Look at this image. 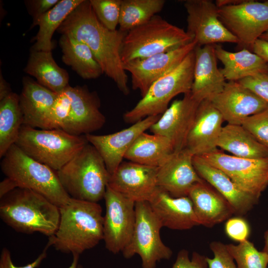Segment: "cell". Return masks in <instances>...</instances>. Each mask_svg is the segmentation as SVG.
<instances>
[{
	"label": "cell",
	"mask_w": 268,
	"mask_h": 268,
	"mask_svg": "<svg viewBox=\"0 0 268 268\" xmlns=\"http://www.w3.org/2000/svg\"><path fill=\"white\" fill-rule=\"evenodd\" d=\"M88 46L103 73L112 79L125 95L130 93L128 77L123 67L121 49L127 32L110 30L98 19L89 0H83L57 30Z\"/></svg>",
	"instance_id": "6da1fadb"
},
{
	"label": "cell",
	"mask_w": 268,
	"mask_h": 268,
	"mask_svg": "<svg viewBox=\"0 0 268 268\" xmlns=\"http://www.w3.org/2000/svg\"><path fill=\"white\" fill-rule=\"evenodd\" d=\"M60 220L47 244L56 250L80 255L103 239L104 216L98 202L71 198L60 207Z\"/></svg>",
	"instance_id": "7a4b0ae2"
},
{
	"label": "cell",
	"mask_w": 268,
	"mask_h": 268,
	"mask_svg": "<svg viewBox=\"0 0 268 268\" xmlns=\"http://www.w3.org/2000/svg\"><path fill=\"white\" fill-rule=\"evenodd\" d=\"M0 216L14 230L50 237L60 220V207L32 190L17 188L0 198Z\"/></svg>",
	"instance_id": "3957f363"
},
{
	"label": "cell",
	"mask_w": 268,
	"mask_h": 268,
	"mask_svg": "<svg viewBox=\"0 0 268 268\" xmlns=\"http://www.w3.org/2000/svg\"><path fill=\"white\" fill-rule=\"evenodd\" d=\"M56 173L71 198L94 202L104 199L110 178L101 156L89 143Z\"/></svg>",
	"instance_id": "277c9868"
},
{
	"label": "cell",
	"mask_w": 268,
	"mask_h": 268,
	"mask_svg": "<svg viewBox=\"0 0 268 268\" xmlns=\"http://www.w3.org/2000/svg\"><path fill=\"white\" fill-rule=\"evenodd\" d=\"M0 168L16 188L35 191L59 207L71 199L62 187L56 171L32 159L15 144L2 157Z\"/></svg>",
	"instance_id": "5b68a950"
},
{
	"label": "cell",
	"mask_w": 268,
	"mask_h": 268,
	"mask_svg": "<svg viewBox=\"0 0 268 268\" xmlns=\"http://www.w3.org/2000/svg\"><path fill=\"white\" fill-rule=\"evenodd\" d=\"M87 143L85 135L62 129H37L23 125L15 144L32 159L57 171Z\"/></svg>",
	"instance_id": "8992f818"
},
{
	"label": "cell",
	"mask_w": 268,
	"mask_h": 268,
	"mask_svg": "<svg viewBox=\"0 0 268 268\" xmlns=\"http://www.w3.org/2000/svg\"><path fill=\"white\" fill-rule=\"evenodd\" d=\"M187 31L159 15L127 32L121 49L122 62L168 52L193 41Z\"/></svg>",
	"instance_id": "52a82bcc"
},
{
	"label": "cell",
	"mask_w": 268,
	"mask_h": 268,
	"mask_svg": "<svg viewBox=\"0 0 268 268\" xmlns=\"http://www.w3.org/2000/svg\"><path fill=\"white\" fill-rule=\"evenodd\" d=\"M194 50L176 67L156 80L135 106L124 114L126 123L133 124L149 116L161 115L174 97L191 91L195 62Z\"/></svg>",
	"instance_id": "ba28073f"
},
{
	"label": "cell",
	"mask_w": 268,
	"mask_h": 268,
	"mask_svg": "<svg viewBox=\"0 0 268 268\" xmlns=\"http://www.w3.org/2000/svg\"><path fill=\"white\" fill-rule=\"evenodd\" d=\"M135 222L131 239L123 251L124 257L129 259L138 255L142 268H155L156 263L169 260L171 249L164 244L160 231L163 227L148 201L135 202Z\"/></svg>",
	"instance_id": "9c48e42d"
},
{
	"label": "cell",
	"mask_w": 268,
	"mask_h": 268,
	"mask_svg": "<svg viewBox=\"0 0 268 268\" xmlns=\"http://www.w3.org/2000/svg\"><path fill=\"white\" fill-rule=\"evenodd\" d=\"M218 8L219 19L238 39V45L250 48L268 30V0H242Z\"/></svg>",
	"instance_id": "30bf717a"
},
{
	"label": "cell",
	"mask_w": 268,
	"mask_h": 268,
	"mask_svg": "<svg viewBox=\"0 0 268 268\" xmlns=\"http://www.w3.org/2000/svg\"><path fill=\"white\" fill-rule=\"evenodd\" d=\"M199 156L223 171L242 190L259 198L268 186V158H241L219 149Z\"/></svg>",
	"instance_id": "8fae6325"
},
{
	"label": "cell",
	"mask_w": 268,
	"mask_h": 268,
	"mask_svg": "<svg viewBox=\"0 0 268 268\" xmlns=\"http://www.w3.org/2000/svg\"><path fill=\"white\" fill-rule=\"evenodd\" d=\"M104 199L103 240L106 248L116 254L122 252L131 239L135 222V202L108 185Z\"/></svg>",
	"instance_id": "7c38bea8"
},
{
	"label": "cell",
	"mask_w": 268,
	"mask_h": 268,
	"mask_svg": "<svg viewBox=\"0 0 268 268\" xmlns=\"http://www.w3.org/2000/svg\"><path fill=\"white\" fill-rule=\"evenodd\" d=\"M184 7L187 13V32L198 46L226 42L238 44L236 37L219 19L215 2L210 0H187Z\"/></svg>",
	"instance_id": "4fadbf2b"
},
{
	"label": "cell",
	"mask_w": 268,
	"mask_h": 268,
	"mask_svg": "<svg viewBox=\"0 0 268 268\" xmlns=\"http://www.w3.org/2000/svg\"><path fill=\"white\" fill-rule=\"evenodd\" d=\"M197 46L193 40L168 52L124 63L125 70L131 74L132 88L143 97L156 80L179 65Z\"/></svg>",
	"instance_id": "5bb4252c"
},
{
	"label": "cell",
	"mask_w": 268,
	"mask_h": 268,
	"mask_svg": "<svg viewBox=\"0 0 268 268\" xmlns=\"http://www.w3.org/2000/svg\"><path fill=\"white\" fill-rule=\"evenodd\" d=\"M200 103L191 92L184 94L182 99L174 101L149 130L152 134L168 138L174 151L185 148Z\"/></svg>",
	"instance_id": "9a60e30c"
},
{
	"label": "cell",
	"mask_w": 268,
	"mask_h": 268,
	"mask_svg": "<svg viewBox=\"0 0 268 268\" xmlns=\"http://www.w3.org/2000/svg\"><path fill=\"white\" fill-rule=\"evenodd\" d=\"M158 168L122 162L110 176L108 186L134 202L149 201L160 189L157 184Z\"/></svg>",
	"instance_id": "2e32d148"
},
{
	"label": "cell",
	"mask_w": 268,
	"mask_h": 268,
	"mask_svg": "<svg viewBox=\"0 0 268 268\" xmlns=\"http://www.w3.org/2000/svg\"><path fill=\"white\" fill-rule=\"evenodd\" d=\"M161 115L147 117L128 128L113 134L85 135L88 143L92 145L101 156L110 176L122 163L126 153L135 139L149 129Z\"/></svg>",
	"instance_id": "e0dca14e"
},
{
	"label": "cell",
	"mask_w": 268,
	"mask_h": 268,
	"mask_svg": "<svg viewBox=\"0 0 268 268\" xmlns=\"http://www.w3.org/2000/svg\"><path fill=\"white\" fill-rule=\"evenodd\" d=\"M65 90L70 99V110L63 130L81 135L100 129L106 118L100 110V101L97 94L85 86H67Z\"/></svg>",
	"instance_id": "ac0fdd59"
},
{
	"label": "cell",
	"mask_w": 268,
	"mask_h": 268,
	"mask_svg": "<svg viewBox=\"0 0 268 268\" xmlns=\"http://www.w3.org/2000/svg\"><path fill=\"white\" fill-rule=\"evenodd\" d=\"M228 124L241 125L247 118L268 109V102L237 81H228L209 100Z\"/></svg>",
	"instance_id": "d6986e66"
},
{
	"label": "cell",
	"mask_w": 268,
	"mask_h": 268,
	"mask_svg": "<svg viewBox=\"0 0 268 268\" xmlns=\"http://www.w3.org/2000/svg\"><path fill=\"white\" fill-rule=\"evenodd\" d=\"M194 156L187 148L174 151L158 168L157 179L159 187L173 197L188 196L195 184L204 181L194 167Z\"/></svg>",
	"instance_id": "ffe728a7"
},
{
	"label": "cell",
	"mask_w": 268,
	"mask_h": 268,
	"mask_svg": "<svg viewBox=\"0 0 268 268\" xmlns=\"http://www.w3.org/2000/svg\"><path fill=\"white\" fill-rule=\"evenodd\" d=\"M224 121L209 100L201 101L189 132L186 147L194 156L218 149L217 143Z\"/></svg>",
	"instance_id": "44dd1931"
},
{
	"label": "cell",
	"mask_w": 268,
	"mask_h": 268,
	"mask_svg": "<svg viewBox=\"0 0 268 268\" xmlns=\"http://www.w3.org/2000/svg\"><path fill=\"white\" fill-rule=\"evenodd\" d=\"M191 94L199 102L210 100L220 93L226 84L217 64L214 45L197 46Z\"/></svg>",
	"instance_id": "7402d4cb"
},
{
	"label": "cell",
	"mask_w": 268,
	"mask_h": 268,
	"mask_svg": "<svg viewBox=\"0 0 268 268\" xmlns=\"http://www.w3.org/2000/svg\"><path fill=\"white\" fill-rule=\"evenodd\" d=\"M193 163L200 177L228 201L235 214L245 215L258 203L259 198L242 190L223 171L208 164L200 156H194Z\"/></svg>",
	"instance_id": "603a6c76"
},
{
	"label": "cell",
	"mask_w": 268,
	"mask_h": 268,
	"mask_svg": "<svg viewBox=\"0 0 268 268\" xmlns=\"http://www.w3.org/2000/svg\"><path fill=\"white\" fill-rule=\"evenodd\" d=\"M148 202L163 227L185 230L200 225L188 196L173 197L160 189Z\"/></svg>",
	"instance_id": "cb8c5ba5"
},
{
	"label": "cell",
	"mask_w": 268,
	"mask_h": 268,
	"mask_svg": "<svg viewBox=\"0 0 268 268\" xmlns=\"http://www.w3.org/2000/svg\"><path fill=\"white\" fill-rule=\"evenodd\" d=\"M188 197L200 225L212 227L227 220L234 214L228 201L205 181L195 184Z\"/></svg>",
	"instance_id": "d4e9b609"
},
{
	"label": "cell",
	"mask_w": 268,
	"mask_h": 268,
	"mask_svg": "<svg viewBox=\"0 0 268 268\" xmlns=\"http://www.w3.org/2000/svg\"><path fill=\"white\" fill-rule=\"evenodd\" d=\"M58 95L32 79L23 78L19 95L23 125L44 129L45 118Z\"/></svg>",
	"instance_id": "484cf974"
},
{
	"label": "cell",
	"mask_w": 268,
	"mask_h": 268,
	"mask_svg": "<svg viewBox=\"0 0 268 268\" xmlns=\"http://www.w3.org/2000/svg\"><path fill=\"white\" fill-rule=\"evenodd\" d=\"M214 48L217 59L223 65L221 72L228 81H238L268 70V64L246 49L231 52L216 44Z\"/></svg>",
	"instance_id": "4316f807"
},
{
	"label": "cell",
	"mask_w": 268,
	"mask_h": 268,
	"mask_svg": "<svg viewBox=\"0 0 268 268\" xmlns=\"http://www.w3.org/2000/svg\"><path fill=\"white\" fill-rule=\"evenodd\" d=\"M174 152L173 146L168 138L144 132L131 145L125 158L139 164L159 167Z\"/></svg>",
	"instance_id": "83f0119b"
},
{
	"label": "cell",
	"mask_w": 268,
	"mask_h": 268,
	"mask_svg": "<svg viewBox=\"0 0 268 268\" xmlns=\"http://www.w3.org/2000/svg\"><path fill=\"white\" fill-rule=\"evenodd\" d=\"M24 71L35 77L38 83L58 94L69 85L67 72L56 64L51 51L31 50Z\"/></svg>",
	"instance_id": "f1b7e54d"
},
{
	"label": "cell",
	"mask_w": 268,
	"mask_h": 268,
	"mask_svg": "<svg viewBox=\"0 0 268 268\" xmlns=\"http://www.w3.org/2000/svg\"><path fill=\"white\" fill-rule=\"evenodd\" d=\"M217 147L239 157L268 158V149L258 142L242 125L227 124L223 126Z\"/></svg>",
	"instance_id": "f546056e"
},
{
	"label": "cell",
	"mask_w": 268,
	"mask_h": 268,
	"mask_svg": "<svg viewBox=\"0 0 268 268\" xmlns=\"http://www.w3.org/2000/svg\"><path fill=\"white\" fill-rule=\"evenodd\" d=\"M83 0H60L47 12L33 18L32 27L38 25L39 31L34 37L32 50L51 51L54 45L52 38L54 32L68 15Z\"/></svg>",
	"instance_id": "4dcf8cb0"
},
{
	"label": "cell",
	"mask_w": 268,
	"mask_h": 268,
	"mask_svg": "<svg viewBox=\"0 0 268 268\" xmlns=\"http://www.w3.org/2000/svg\"><path fill=\"white\" fill-rule=\"evenodd\" d=\"M62 61L84 79L99 77L103 70L90 48L73 37L62 35L60 39Z\"/></svg>",
	"instance_id": "1f68e13d"
},
{
	"label": "cell",
	"mask_w": 268,
	"mask_h": 268,
	"mask_svg": "<svg viewBox=\"0 0 268 268\" xmlns=\"http://www.w3.org/2000/svg\"><path fill=\"white\" fill-rule=\"evenodd\" d=\"M23 125L19 95L11 92L0 101V158L15 144Z\"/></svg>",
	"instance_id": "d6a6232c"
},
{
	"label": "cell",
	"mask_w": 268,
	"mask_h": 268,
	"mask_svg": "<svg viewBox=\"0 0 268 268\" xmlns=\"http://www.w3.org/2000/svg\"><path fill=\"white\" fill-rule=\"evenodd\" d=\"M164 0H122L119 30L127 32L141 25L161 11Z\"/></svg>",
	"instance_id": "836d02e7"
},
{
	"label": "cell",
	"mask_w": 268,
	"mask_h": 268,
	"mask_svg": "<svg viewBox=\"0 0 268 268\" xmlns=\"http://www.w3.org/2000/svg\"><path fill=\"white\" fill-rule=\"evenodd\" d=\"M226 247L237 268H268V255L258 251L251 241L226 244Z\"/></svg>",
	"instance_id": "e575fe53"
},
{
	"label": "cell",
	"mask_w": 268,
	"mask_h": 268,
	"mask_svg": "<svg viewBox=\"0 0 268 268\" xmlns=\"http://www.w3.org/2000/svg\"><path fill=\"white\" fill-rule=\"evenodd\" d=\"M99 21L110 30L119 24L122 0H89Z\"/></svg>",
	"instance_id": "d590c367"
},
{
	"label": "cell",
	"mask_w": 268,
	"mask_h": 268,
	"mask_svg": "<svg viewBox=\"0 0 268 268\" xmlns=\"http://www.w3.org/2000/svg\"><path fill=\"white\" fill-rule=\"evenodd\" d=\"M70 99L64 90L58 95L49 111L44 122V129L63 130L69 116Z\"/></svg>",
	"instance_id": "8d00e7d4"
},
{
	"label": "cell",
	"mask_w": 268,
	"mask_h": 268,
	"mask_svg": "<svg viewBox=\"0 0 268 268\" xmlns=\"http://www.w3.org/2000/svg\"><path fill=\"white\" fill-rule=\"evenodd\" d=\"M241 125L268 149V109L246 118Z\"/></svg>",
	"instance_id": "74e56055"
},
{
	"label": "cell",
	"mask_w": 268,
	"mask_h": 268,
	"mask_svg": "<svg viewBox=\"0 0 268 268\" xmlns=\"http://www.w3.org/2000/svg\"><path fill=\"white\" fill-rule=\"evenodd\" d=\"M209 248L213 257L212 258L206 257L208 268H237L226 244L214 241L210 243Z\"/></svg>",
	"instance_id": "f35d334b"
},
{
	"label": "cell",
	"mask_w": 268,
	"mask_h": 268,
	"mask_svg": "<svg viewBox=\"0 0 268 268\" xmlns=\"http://www.w3.org/2000/svg\"><path fill=\"white\" fill-rule=\"evenodd\" d=\"M225 231L231 239L239 243L248 240L250 228L247 221L241 216L230 217L225 224Z\"/></svg>",
	"instance_id": "ab89813d"
},
{
	"label": "cell",
	"mask_w": 268,
	"mask_h": 268,
	"mask_svg": "<svg viewBox=\"0 0 268 268\" xmlns=\"http://www.w3.org/2000/svg\"><path fill=\"white\" fill-rule=\"evenodd\" d=\"M237 82L268 102V70L245 78Z\"/></svg>",
	"instance_id": "60d3db41"
},
{
	"label": "cell",
	"mask_w": 268,
	"mask_h": 268,
	"mask_svg": "<svg viewBox=\"0 0 268 268\" xmlns=\"http://www.w3.org/2000/svg\"><path fill=\"white\" fill-rule=\"evenodd\" d=\"M172 268H208L206 257L194 252L190 258L188 251L182 249L178 253Z\"/></svg>",
	"instance_id": "b9f144b4"
},
{
	"label": "cell",
	"mask_w": 268,
	"mask_h": 268,
	"mask_svg": "<svg viewBox=\"0 0 268 268\" xmlns=\"http://www.w3.org/2000/svg\"><path fill=\"white\" fill-rule=\"evenodd\" d=\"M50 247L47 244L43 252L32 263L22 267L16 266L12 262L11 254L6 248H3L0 256V268H37L47 257V251Z\"/></svg>",
	"instance_id": "7bdbcfd3"
},
{
	"label": "cell",
	"mask_w": 268,
	"mask_h": 268,
	"mask_svg": "<svg viewBox=\"0 0 268 268\" xmlns=\"http://www.w3.org/2000/svg\"><path fill=\"white\" fill-rule=\"evenodd\" d=\"M60 0H32L26 1L30 13L35 18L52 9Z\"/></svg>",
	"instance_id": "ee69618b"
},
{
	"label": "cell",
	"mask_w": 268,
	"mask_h": 268,
	"mask_svg": "<svg viewBox=\"0 0 268 268\" xmlns=\"http://www.w3.org/2000/svg\"><path fill=\"white\" fill-rule=\"evenodd\" d=\"M255 53L268 64V41L259 38L250 48Z\"/></svg>",
	"instance_id": "f6af8a7d"
},
{
	"label": "cell",
	"mask_w": 268,
	"mask_h": 268,
	"mask_svg": "<svg viewBox=\"0 0 268 268\" xmlns=\"http://www.w3.org/2000/svg\"><path fill=\"white\" fill-rule=\"evenodd\" d=\"M17 188L14 183L10 179L5 177L0 183V198Z\"/></svg>",
	"instance_id": "bcb514c9"
},
{
	"label": "cell",
	"mask_w": 268,
	"mask_h": 268,
	"mask_svg": "<svg viewBox=\"0 0 268 268\" xmlns=\"http://www.w3.org/2000/svg\"><path fill=\"white\" fill-rule=\"evenodd\" d=\"M9 85L3 79L1 73L0 77V101L11 93Z\"/></svg>",
	"instance_id": "7dc6e473"
},
{
	"label": "cell",
	"mask_w": 268,
	"mask_h": 268,
	"mask_svg": "<svg viewBox=\"0 0 268 268\" xmlns=\"http://www.w3.org/2000/svg\"><path fill=\"white\" fill-rule=\"evenodd\" d=\"M72 261L70 266L67 268H77L79 255H73Z\"/></svg>",
	"instance_id": "c3c4849f"
},
{
	"label": "cell",
	"mask_w": 268,
	"mask_h": 268,
	"mask_svg": "<svg viewBox=\"0 0 268 268\" xmlns=\"http://www.w3.org/2000/svg\"><path fill=\"white\" fill-rule=\"evenodd\" d=\"M264 238L265 245L262 251L268 255V229L265 233Z\"/></svg>",
	"instance_id": "681fc988"
},
{
	"label": "cell",
	"mask_w": 268,
	"mask_h": 268,
	"mask_svg": "<svg viewBox=\"0 0 268 268\" xmlns=\"http://www.w3.org/2000/svg\"><path fill=\"white\" fill-rule=\"evenodd\" d=\"M260 38L268 41V30L262 34Z\"/></svg>",
	"instance_id": "f907efd6"
},
{
	"label": "cell",
	"mask_w": 268,
	"mask_h": 268,
	"mask_svg": "<svg viewBox=\"0 0 268 268\" xmlns=\"http://www.w3.org/2000/svg\"><path fill=\"white\" fill-rule=\"evenodd\" d=\"M77 268H84L82 266L78 265Z\"/></svg>",
	"instance_id": "816d5d0a"
}]
</instances>
